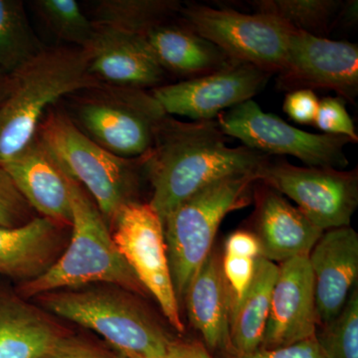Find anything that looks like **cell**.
<instances>
[{
	"mask_svg": "<svg viewBox=\"0 0 358 358\" xmlns=\"http://www.w3.org/2000/svg\"><path fill=\"white\" fill-rule=\"evenodd\" d=\"M258 181L298 205L322 231L350 226L358 205L357 169L296 166L287 160H267Z\"/></svg>",
	"mask_w": 358,
	"mask_h": 358,
	"instance_id": "obj_11",
	"label": "cell"
},
{
	"mask_svg": "<svg viewBox=\"0 0 358 358\" xmlns=\"http://www.w3.org/2000/svg\"><path fill=\"white\" fill-rule=\"evenodd\" d=\"M315 338L322 358H358V289L350 292L338 317L320 327Z\"/></svg>",
	"mask_w": 358,
	"mask_h": 358,
	"instance_id": "obj_28",
	"label": "cell"
},
{
	"mask_svg": "<svg viewBox=\"0 0 358 358\" xmlns=\"http://www.w3.org/2000/svg\"><path fill=\"white\" fill-rule=\"evenodd\" d=\"M35 217H37L35 211L0 166V226L20 227Z\"/></svg>",
	"mask_w": 358,
	"mask_h": 358,
	"instance_id": "obj_29",
	"label": "cell"
},
{
	"mask_svg": "<svg viewBox=\"0 0 358 358\" xmlns=\"http://www.w3.org/2000/svg\"><path fill=\"white\" fill-rule=\"evenodd\" d=\"M319 326L336 319L358 278V234L350 227L324 231L308 254Z\"/></svg>",
	"mask_w": 358,
	"mask_h": 358,
	"instance_id": "obj_16",
	"label": "cell"
},
{
	"mask_svg": "<svg viewBox=\"0 0 358 358\" xmlns=\"http://www.w3.org/2000/svg\"><path fill=\"white\" fill-rule=\"evenodd\" d=\"M71 227L37 216L20 227L0 226V275L18 285L51 268L69 242Z\"/></svg>",
	"mask_w": 358,
	"mask_h": 358,
	"instance_id": "obj_18",
	"label": "cell"
},
{
	"mask_svg": "<svg viewBox=\"0 0 358 358\" xmlns=\"http://www.w3.org/2000/svg\"><path fill=\"white\" fill-rule=\"evenodd\" d=\"M264 186L265 190L257 201L254 233L260 243L261 257L280 264L308 256L324 231L279 192Z\"/></svg>",
	"mask_w": 358,
	"mask_h": 358,
	"instance_id": "obj_19",
	"label": "cell"
},
{
	"mask_svg": "<svg viewBox=\"0 0 358 358\" xmlns=\"http://www.w3.org/2000/svg\"><path fill=\"white\" fill-rule=\"evenodd\" d=\"M68 187L72 211L69 242L48 271L34 281L18 285L16 291L32 300L55 289L110 284L145 296L147 291L115 247L95 201L69 176Z\"/></svg>",
	"mask_w": 358,
	"mask_h": 358,
	"instance_id": "obj_4",
	"label": "cell"
},
{
	"mask_svg": "<svg viewBox=\"0 0 358 358\" xmlns=\"http://www.w3.org/2000/svg\"><path fill=\"white\" fill-rule=\"evenodd\" d=\"M257 174L221 179L185 200L164 221L169 268L178 303L213 247L223 219L251 203Z\"/></svg>",
	"mask_w": 358,
	"mask_h": 358,
	"instance_id": "obj_6",
	"label": "cell"
},
{
	"mask_svg": "<svg viewBox=\"0 0 358 358\" xmlns=\"http://www.w3.org/2000/svg\"><path fill=\"white\" fill-rule=\"evenodd\" d=\"M226 136L263 155H291L308 167L345 169V147L353 143L345 136L313 134L294 128L277 115L265 113L253 100L221 113L216 117Z\"/></svg>",
	"mask_w": 358,
	"mask_h": 358,
	"instance_id": "obj_9",
	"label": "cell"
},
{
	"mask_svg": "<svg viewBox=\"0 0 358 358\" xmlns=\"http://www.w3.org/2000/svg\"><path fill=\"white\" fill-rule=\"evenodd\" d=\"M176 0H100L94 6L95 24L147 36L152 28L180 13Z\"/></svg>",
	"mask_w": 358,
	"mask_h": 358,
	"instance_id": "obj_24",
	"label": "cell"
},
{
	"mask_svg": "<svg viewBox=\"0 0 358 358\" xmlns=\"http://www.w3.org/2000/svg\"><path fill=\"white\" fill-rule=\"evenodd\" d=\"M138 294L110 284L55 289L33 298L53 317L100 334L120 355L164 357L173 341Z\"/></svg>",
	"mask_w": 358,
	"mask_h": 358,
	"instance_id": "obj_3",
	"label": "cell"
},
{
	"mask_svg": "<svg viewBox=\"0 0 358 358\" xmlns=\"http://www.w3.org/2000/svg\"><path fill=\"white\" fill-rule=\"evenodd\" d=\"M96 25L88 46L89 72L101 83L115 87L157 88L164 81L162 69L143 35Z\"/></svg>",
	"mask_w": 358,
	"mask_h": 358,
	"instance_id": "obj_15",
	"label": "cell"
},
{
	"mask_svg": "<svg viewBox=\"0 0 358 358\" xmlns=\"http://www.w3.org/2000/svg\"><path fill=\"white\" fill-rule=\"evenodd\" d=\"M185 300L190 324L201 334L207 350L231 348V301L222 272V257L212 249L197 271Z\"/></svg>",
	"mask_w": 358,
	"mask_h": 358,
	"instance_id": "obj_21",
	"label": "cell"
},
{
	"mask_svg": "<svg viewBox=\"0 0 358 358\" xmlns=\"http://www.w3.org/2000/svg\"><path fill=\"white\" fill-rule=\"evenodd\" d=\"M10 86V76L0 70V103L3 102Z\"/></svg>",
	"mask_w": 358,
	"mask_h": 358,
	"instance_id": "obj_37",
	"label": "cell"
},
{
	"mask_svg": "<svg viewBox=\"0 0 358 358\" xmlns=\"http://www.w3.org/2000/svg\"><path fill=\"white\" fill-rule=\"evenodd\" d=\"M257 259L223 254L222 272L231 301V317L236 312L245 294L248 291L254 274Z\"/></svg>",
	"mask_w": 358,
	"mask_h": 358,
	"instance_id": "obj_30",
	"label": "cell"
},
{
	"mask_svg": "<svg viewBox=\"0 0 358 358\" xmlns=\"http://www.w3.org/2000/svg\"><path fill=\"white\" fill-rule=\"evenodd\" d=\"M67 333L50 313L0 286V358H41Z\"/></svg>",
	"mask_w": 358,
	"mask_h": 358,
	"instance_id": "obj_20",
	"label": "cell"
},
{
	"mask_svg": "<svg viewBox=\"0 0 358 358\" xmlns=\"http://www.w3.org/2000/svg\"><path fill=\"white\" fill-rule=\"evenodd\" d=\"M271 76L255 66L233 62L204 76L160 85L150 93L166 115L215 121L221 113L252 100Z\"/></svg>",
	"mask_w": 358,
	"mask_h": 358,
	"instance_id": "obj_12",
	"label": "cell"
},
{
	"mask_svg": "<svg viewBox=\"0 0 358 358\" xmlns=\"http://www.w3.org/2000/svg\"><path fill=\"white\" fill-rule=\"evenodd\" d=\"M186 24L218 46L233 61L279 74L286 65L292 28L268 14L187 4L180 13Z\"/></svg>",
	"mask_w": 358,
	"mask_h": 358,
	"instance_id": "obj_8",
	"label": "cell"
},
{
	"mask_svg": "<svg viewBox=\"0 0 358 358\" xmlns=\"http://www.w3.org/2000/svg\"><path fill=\"white\" fill-rule=\"evenodd\" d=\"M37 136L57 160L63 171L80 183L109 226L134 199L138 187V166L143 157L122 159L96 145L81 131L69 115L49 110Z\"/></svg>",
	"mask_w": 358,
	"mask_h": 358,
	"instance_id": "obj_5",
	"label": "cell"
},
{
	"mask_svg": "<svg viewBox=\"0 0 358 358\" xmlns=\"http://www.w3.org/2000/svg\"><path fill=\"white\" fill-rule=\"evenodd\" d=\"M278 89L329 90L355 102L358 94V46L292 30L284 69L278 74Z\"/></svg>",
	"mask_w": 358,
	"mask_h": 358,
	"instance_id": "obj_13",
	"label": "cell"
},
{
	"mask_svg": "<svg viewBox=\"0 0 358 358\" xmlns=\"http://www.w3.org/2000/svg\"><path fill=\"white\" fill-rule=\"evenodd\" d=\"M120 355V353H119ZM121 355L122 358H173L171 357H169V353H167L166 357H143V355H133V353H127V355Z\"/></svg>",
	"mask_w": 358,
	"mask_h": 358,
	"instance_id": "obj_38",
	"label": "cell"
},
{
	"mask_svg": "<svg viewBox=\"0 0 358 358\" xmlns=\"http://www.w3.org/2000/svg\"><path fill=\"white\" fill-rule=\"evenodd\" d=\"M9 76L8 93L0 103V166L36 138L59 99L103 85L90 74L88 51L79 47H45Z\"/></svg>",
	"mask_w": 358,
	"mask_h": 358,
	"instance_id": "obj_2",
	"label": "cell"
},
{
	"mask_svg": "<svg viewBox=\"0 0 358 358\" xmlns=\"http://www.w3.org/2000/svg\"><path fill=\"white\" fill-rule=\"evenodd\" d=\"M169 355L173 358H214L202 343L197 341H173Z\"/></svg>",
	"mask_w": 358,
	"mask_h": 358,
	"instance_id": "obj_36",
	"label": "cell"
},
{
	"mask_svg": "<svg viewBox=\"0 0 358 358\" xmlns=\"http://www.w3.org/2000/svg\"><path fill=\"white\" fill-rule=\"evenodd\" d=\"M113 241L141 286L155 299L167 322L185 331L180 306L174 291L164 222L150 203L124 205L110 227Z\"/></svg>",
	"mask_w": 358,
	"mask_h": 358,
	"instance_id": "obj_10",
	"label": "cell"
},
{
	"mask_svg": "<svg viewBox=\"0 0 358 358\" xmlns=\"http://www.w3.org/2000/svg\"><path fill=\"white\" fill-rule=\"evenodd\" d=\"M41 358H122L84 336L67 331Z\"/></svg>",
	"mask_w": 358,
	"mask_h": 358,
	"instance_id": "obj_32",
	"label": "cell"
},
{
	"mask_svg": "<svg viewBox=\"0 0 358 358\" xmlns=\"http://www.w3.org/2000/svg\"><path fill=\"white\" fill-rule=\"evenodd\" d=\"M224 254L259 258L261 257V247L258 238L248 231H236L226 240Z\"/></svg>",
	"mask_w": 358,
	"mask_h": 358,
	"instance_id": "obj_35",
	"label": "cell"
},
{
	"mask_svg": "<svg viewBox=\"0 0 358 358\" xmlns=\"http://www.w3.org/2000/svg\"><path fill=\"white\" fill-rule=\"evenodd\" d=\"M20 194L41 217L71 227L68 176L38 136L1 166Z\"/></svg>",
	"mask_w": 358,
	"mask_h": 358,
	"instance_id": "obj_17",
	"label": "cell"
},
{
	"mask_svg": "<svg viewBox=\"0 0 358 358\" xmlns=\"http://www.w3.org/2000/svg\"><path fill=\"white\" fill-rule=\"evenodd\" d=\"M278 270L277 264L263 257L257 258L251 285L231 317L230 350L247 353L262 345Z\"/></svg>",
	"mask_w": 358,
	"mask_h": 358,
	"instance_id": "obj_23",
	"label": "cell"
},
{
	"mask_svg": "<svg viewBox=\"0 0 358 358\" xmlns=\"http://www.w3.org/2000/svg\"><path fill=\"white\" fill-rule=\"evenodd\" d=\"M145 37L162 69L185 80L210 74L233 63L218 46L186 23H164Z\"/></svg>",
	"mask_w": 358,
	"mask_h": 358,
	"instance_id": "obj_22",
	"label": "cell"
},
{
	"mask_svg": "<svg viewBox=\"0 0 358 358\" xmlns=\"http://www.w3.org/2000/svg\"><path fill=\"white\" fill-rule=\"evenodd\" d=\"M72 121L96 145L122 159L145 157L166 114L150 92L103 84L90 89Z\"/></svg>",
	"mask_w": 358,
	"mask_h": 358,
	"instance_id": "obj_7",
	"label": "cell"
},
{
	"mask_svg": "<svg viewBox=\"0 0 358 358\" xmlns=\"http://www.w3.org/2000/svg\"><path fill=\"white\" fill-rule=\"evenodd\" d=\"M221 358H322L317 338H313L274 350L259 348L255 352L239 353L233 350L220 352Z\"/></svg>",
	"mask_w": 358,
	"mask_h": 358,
	"instance_id": "obj_33",
	"label": "cell"
},
{
	"mask_svg": "<svg viewBox=\"0 0 358 358\" xmlns=\"http://www.w3.org/2000/svg\"><path fill=\"white\" fill-rule=\"evenodd\" d=\"M255 13L268 14L296 31L327 38L336 24L341 0H255Z\"/></svg>",
	"mask_w": 358,
	"mask_h": 358,
	"instance_id": "obj_26",
	"label": "cell"
},
{
	"mask_svg": "<svg viewBox=\"0 0 358 358\" xmlns=\"http://www.w3.org/2000/svg\"><path fill=\"white\" fill-rule=\"evenodd\" d=\"M320 100L312 90H296L285 96L282 109L294 122L301 124H315Z\"/></svg>",
	"mask_w": 358,
	"mask_h": 358,
	"instance_id": "obj_34",
	"label": "cell"
},
{
	"mask_svg": "<svg viewBox=\"0 0 358 358\" xmlns=\"http://www.w3.org/2000/svg\"><path fill=\"white\" fill-rule=\"evenodd\" d=\"M216 121L180 122L166 115L155 131L143 169L152 185L150 203L162 222L185 200L206 186L243 174H257L268 155L231 148Z\"/></svg>",
	"mask_w": 358,
	"mask_h": 358,
	"instance_id": "obj_1",
	"label": "cell"
},
{
	"mask_svg": "<svg viewBox=\"0 0 358 358\" xmlns=\"http://www.w3.org/2000/svg\"><path fill=\"white\" fill-rule=\"evenodd\" d=\"M45 48L21 0H0V70L11 75Z\"/></svg>",
	"mask_w": 358,
	"mask_h": 358,
	"instance_id": "obj_25",
	"label": "cell"
},
{
	"mask_svg": "<svg viewBox=\"0 0 358 358\" xmlns=\"http://www.w3.org/2000/svg\"><path fill=\"white\" fill-rule=\"evenodd\" d=\"M32 6L57 38L79 48H86L93 38L95 23L76 0H37Z\"/></svg>",
	"mask_w": 358,
	"mask_h": 358,
	"instance_id": "obj_27",
	"label": "cell"
},
{
	"mask_svg": "<svg viewBox=\"0 0 358 358\" xmlns=\"http://www.w3.org/2000/svg\"><path fill=\"white\" fill-rule=\"evenodd\" d=\"M278 267L260 348L264 350L285 348L315 338L319 326L308 256L294 257Z\"/></svg>",
	"mask_w": 358,
	"mask_h": 358,
	"instance_id": "obj_14",
	"label": "cell"
},
{
	"mask_svg": "<svg viewBox=\"0 0 358 358\" xmlns=\"http://www.w3.org/2000/svg\"><path fill=\"white\" fill-rule=\"evenodd\" d=\"M315 124L324 134L345 136L353 143L358 141L355 124L345 108V101L339 96H326L320 100Z\"/></svg>",
	"mask_w": 358,
	"mask_h": 358,
	"instance_id": "obj_31",
	"label": "cell"
}]
</instances>
